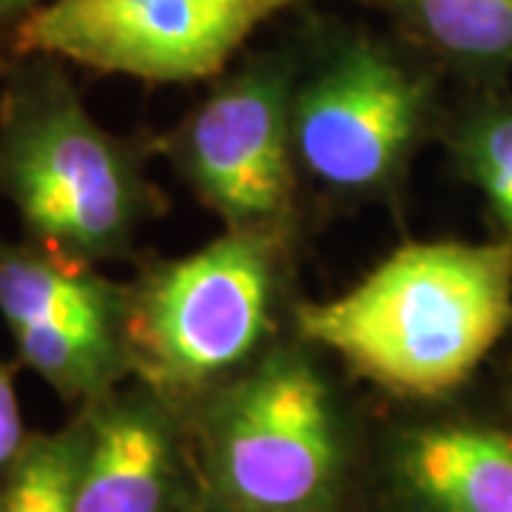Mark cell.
Instances as JSON below:
<instances>
[{
	"label": "cell",
	"instance_id": "1",
	"mask_svg": "<svg viewBox=\"0 0 512 512\" xmlns=\"http://www.w3.org/2000/svg\"><path fill=\"white\" fill-rule=\"evenodd\" d=\"M293 328L376 387L436 399L464 384L512 322V242H407Z\"/></svg>",
	"mask_w": 512,
	"mask_h": 512
},
{
	"label": "cell",
	"instance_id": "2",
	"mask_svg": "<svg viewBox=\"0 0 512 512\" xmlns=\"http://www.w3.org/2000/svg\"><path fill=\"white\" fill-rule=\"evenodd\" d=\"M66 66L12 57L0 86V197L26 242L103 265L131 251L154 194L137 151L94 120Z\"/></svg>",
	"mask_w": 512,
	"mask_h": 512
},
{
	"label": "cell",
	"instance_id": "3",
	"mask_svg": "<svg viewBox=\"0 0 512 512\" xmlns=\"http://www.w3.org/2000/svg\"><path fill=\"white\" fill-rule=\"evenodd\" d=\"M282 239L225 231L128 285V373L168 404L205 399L271 348Z\"/></svg>",
	"mask_w": 512,
	"mask_h": 512
},
{
	"label": "cell",
	"instance_id": "4",
	"mask_svg": "<svg viewBox=\"0 0 512 512\" xmlns=\"http://www.w3.org/2000/svg\"><path fill=\"white\" fill-rule=\"evenodd\" d=\"M311 345H271L205 396L202 467L225 512H336L345 430Z\"/></svg>",
	"mask_w": 512,
	"mask_h": 512
},
{
	"label": "cell",
	"instance_id": "5",
	"mask_svg": "<svg viewBox=\"0 0 512 512\" xmlns=\"http://www.w3.org/2000/svg\"><path fill=\"white\" fill-rule=\"evenodd\" d=\"M427 123L430 83L384 37L333 32L311 66H299L291 94L293 160L299 174L333 197H387L402 183Z\"/></svg>",
	"mask_w": 512,
	"mask_h": 512
},
{
	"label": "cell",
	"instance_id": "6",
	"mask_svg": "<svg viewBox=\"0 0 512 512\" xmlns=\"http://www.w3.org/2000/svg\"><path fill=\"white\" fill-rule=\"evenodd\" d=\"M293 52H265L222 77L168 137L177 174L222 222L288 242L299 168L293 160Z\"/></svg>",
	"mask_w": 512,
	"mask_h": 512
},
{
	"label": "cell",
	"instance_id": "7",
	"mask_svg": "<svg viewBox=\"0 0 512 512\" xmlns=\"http://www.w3.org/2000/svg\"><path fill=\"white\" fill-rule=\"evenodd\" d=\"M296 3L302 0H49L6 40V52L52 55L143 83H200L220 77L256 29Z\"/></svg>",
	"mask_w": 512,
	"mask_h": 512
},
{
	"label": "cell",
	"instance_id": "8",
	"mask_svg": "<svg viewBox=\"0 0 512 512\" xmlns=\"http://www.w3.org/2000/svg\"><path fill=\"white\" fill-rule=\"evenodd\" d=\"M128 285L97 265L0 237V319L20 365L63 402L89 404L128 373Z\"/></svg>",
	"mask_w": 512,
	"mask_h": 512
},
{
	"label": "cell",
	"instance_id": "9",
	"mask_svg": "<svg viewBox=\"0 0 512 512\" xmlns=\"http://www.w3.org/2000/svg\"><path fill=\"white\" fill-rule=\"evenodd\" d=\"M74 512H185L188 461L171 404L146 384L83 404Z\"/></svg>",
	"mask_w": 512,
	"mask_h": 512
},
{
	"label": "cell",
	"instance_id": "10",
	"mask_svg": "<svg viewBox=\"0 0 512 512\" xmlns=\"http://www.w3.org/2000/svg\"><path fill=\"white\" fill-rule=\"evenodd\" d=\"M393 476L419 512H512V433L467 421L416 427L396 444Z\"/></svg>",
	"mask_w": 512,
	"mask_h": 512
},
{
	"label": "cell",
	"instance_id": "11",
	"mask_svg": "<svg viewBox=\"0 0 512 512\" xmlns=\"http://www.w3.org/2000/svg\"><path fill=\"white\" fill-rule=\"evenodd\" d=\"M399 29L470 72L512 66V0H365Z\"/></svg>",
	"mask_w": 512,
	"mask_h": 512
},
{
	"label": "cell",
	"instance_id": "12",
	"mask_svg": "<svg viewBox=\"0 0 512 512\" xmlns=\"http://www.w3.org/2000/svg\"><path fill=\"white\" fill-rule=\"evenodd\" d=\"M83 444V413L55 433H32L0 473V512H74Z\"/></svg>",
	"mask_w": 512,
	"mask_h": 512
},
{
	"label": "cell",
	"instance_id": "13",
	"mask_svg": "<svg viewBox=\"0 0 512 512\" xmlns=\"http://www.w3.org/2000/svg\"><path fill=\"white\" fill-rule=\"evenodd\" d=\"M453 148L512 242V103H487L464 117Z\"/></svg>",
	"mask_w": 512,
	"mask_h": 512
},
{
	"label": "cell",
	"instance_id": "14",
	"mask_svg": "<svg viewBox=\"0 0 512 512\" xmlns=\"http://www.w3.org/2000/svg\"><path fill=\"white\" fill-rule=\"evenodd\" d=\"M29 430L23 424L15 367L0 359V473L20 456L29 441Z\"/></svg>",
	"mask_w": 512,
	"mask_h": 512
},
{
	"label": "cell",
	"instance_id": "15",
	"mask_svg": "<svg viewBox=\"0 0 512 512\" xmlns=\"http://www.w3.org/2000/svg\"><path fill=\"white\" fill-rule=\"evenodd\" d=\"M46 3L49 0H0V37L9 40Z\"/></svg>",
	"mask_w": 512,
	"mask_h": 512
}]
</instances>
